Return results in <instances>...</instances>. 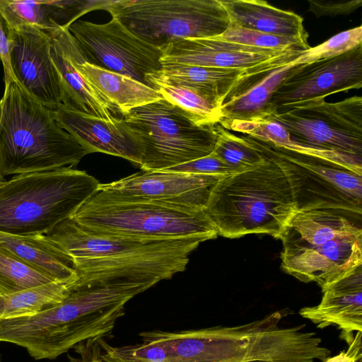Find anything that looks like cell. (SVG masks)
Returning <instances> with one entry per match:
<instances>
[{
    "mask_svg": "<svg viewBox=\"0 0 362 362\" xmlns=\"http://www.w3.org/2000/svg\"><path fill=\"white\" fill-rule=\"evenodd\" d=\"M0 182L4 177L72 168L88 153L56 120L54 110L16 81L0 100Z\"/></svg>",
    "mask_w": 362,
    "mask_h": 362,
    "instance_id": "3",
    "label": "cell"
},
{
    "mask_svg": "<svg viewBox=\"0 0 362 362\" xmlns=\"http://www.w3.org/2000/svg\"><path fill=\"white\" fill-rule=\"evenodd\" d=\"M10 64L14 80L43 106L56 110L68 104L50 56L51 35L32 26L8 30Z\"/></svg>",
    "mask_w": 362,
    "mask_h": 362,
    "instance_id": "13",
    "label": "cell"
},
{
    "mask_svg": "<svg viewBox=\"0 0 362 362\" xmlns=\"http://www.w3.org/2000/svg\"><path fill=\"white\" fill-rule=\"evenodd\" d=\"M0 362H1V358H0Z\"/></svg>",
    "mask_w": 362,
    "mask_h": 362,
    "instance_id": "40",
    "label": "cell"
},
{
    "mask_svg": "<svg viewBox=\"0 0 362 362\" xmlns=\"http://www.w3.org/2000/svg\"><path fill=\"white\" fill-rule=\"evenodd\" d=\"M281 267L305 282H315L324 291L362 264V235L341 237L322 245L281 254Z\"/></svg>",
    "mask_w": 362,
    "mask_h": 362,
    "instance_id": "16",
    "label": "cell"
},
{
    "mask_svg": "<svg viewBox=\"0 0 362 362\" xmlns=\"http://www.w3.org/2000/svg\"><path fill=\"white\" fill-rule=\"evenodd\" d=\"M298 145L334 152L362 163V98L316 100L272 115Z\"/></svg>",
    "mask_w": 362,
    "mask_h": 362,
    "instance_id": "10",
    "label": "cell"
},
{
    "mask_svg": "<svg viewBox=\"0 0 362 362\" xmlns=\"http://www.w3.org/2000/svg\"><path fill=\"white\" fill-rule=\"evenodd\" d=\"M362 45V26L341 32L323 43L310 47L295 60L296 64H305L320 59L334 57Z\"/></svg>",
    "mask_w": 362,
    "mask_h": 362,
    "instance_id": "32",
    "label": "cell"
},
{
    "mask_svg": "<svg viewBox=\"0 0 362 362\" xmlns=\"http://www.w3.org/2000/svg\"><path fill=\"white\" fill-rule=\"evenodd\" d=\"M55 280L0 246V296L49 284Z\"/></svg>",
    "mask_w": 362,
    "mask_h": 362,
    "instance_id": "29",
    "label": "cell"
},
{
    "mask_svg": "<svg viewBox=\"0 0 362 362\" xmlns=\"http://www.w3.org/2000/svg\"><path fill=\"white\" fill-rule=\"evenodd\" d=\"M304 51L292 50L245 69L221 103L218 124L226 129L233 122L269 117L275 90L299 65L294 60Z\"/></svg>",
    "mask_w": 362,
    "mask_h": 362,
    "instance_id": "14",
    "label": "cell"
},
{
    "mask_svg": "<svg viewBox=\"0 0 362 362\" xmlns=\"http://www.w3.org/2000/svg\"><path fill=\"white\" fill-rule=\"evenodd\" d=\"M76 281H53L0 296V319L33 315L51 308L63 300Z\"/></svg>",
    "mask_w": 362,
    "mask_h": 362,
    "instance_id": "27",
    "label": "cell"
},
{
    "mask_svg": "<svg viewBox=\"0 0 362 362\" xmlns=\"http://www.w3.org/2000/svg\"><path fill=\"white\" fill-rule=\"evenodd\" d=\"M87 62L149 87L146 76L160 71V49L141 39L118 19L103 24L77 20L69 27Z\"/></svg>",
    "mask_w": 362,
    "mask_h": 362,
    "instance_id": "11",
    "label": "cell"
},
{
    "mask_svg": "<svg viewBox=\"0 0 362 362\" xmlns=\"http://www.w3.org/2000/svg\"><path fill=\"white\" fill-rule=\"evenodd\" d=\"M163 99L184 111L199 125H214L220 118L219 107L206 97L190 88L149 81Z\"/></svg>",
    "mask_w": 362,
    "mask_h": 362,
    "instance_id": "28",
    "label": "cell"
},
{
    "mask_svg": "<svg viewBox=\"0 0 362 362\" xmlns=\"http://www.w3.org/2000/svg\"><path fill=\"white\" fill-rule=\"evenodd\" d=\"M0 246L57 281L78 278L72 259L45 235H18L0 232Z\"/></svg>",
    "mask_w": 362,
    "mask_h": 362,
    "instance_id": "26",
    "label": "cell"
},
{
    "mask_svg": "<svg viewBox=\"0 0 362 362\" xmlns=\"http://www.w3.org/2000/svg\"><path fill=\"white\" fill-rule=\"evenodd\" d=\"M121 117L140 141L143 171L162 170L206 156L216 142L215 124H197L163 98Z\"/></svg>",
    "mask_w": 362,
    "mask_h": 362,
    "instance_id": "9",
    "label": "cell"
},
{
    "mask_svg": "<svg viewBox=\"0 0 362 362\" xmlns=\"http://www.w3.org/2000/svg\"><path fill=\"white\" fill-rule=\"evenodd\" d=\"M362 87V45L339 56L298 65L270 101V117L301 103Z\"/></svg>",
    "mask_w": 362,
    "mask_h": 362,
    "instance_id": "12",
    "label": "cell"
},
{
    "mask_svg": "<svg viewBox=\"0 0 362 362\" xmlns=\"http://www.w3.org/2000/svg\"><path fill=\"white\" fill-rule=\"evenodd\" d=\"M242 137L284 173L298 211L324 209L361 220L362 173L327 160Z\"/></svg>",
    "mask_w": 362,
    "mask_h": 362,
    "instance_id": "7",
    "label": "cell"
},
{
    "mask_svg": "<svg viewBox=\"0 0 362 362\" xmlns=\"http://www.w3.org/2000/svg\"><path fill=\"white\" fill-rule=\"evenodd\" d=\"M264 157L261 165L225 176L212 189L203 211L218 235L267 234L280 239L298 211L284 173Z\"/></svg>",
    "mask_w": 362,
    "mask_h": 362,
    "instance_id": "4",
    "label": "cell"
},
{
    "mask_svg": "<svg viewBox=\"0 0 362 362\" xmlns=\"http://www.w3.org/2000/svg\"><path fill=\"white\" fill-rule=\"evenodd\" d=\"M1 104L0 103V119H1ZM0 183H1V182H0Z\"/></svg>",
    "mask_w": 362,
    "mask_h": 362,
    "instance_id": "39",
    "label": "cell"
},
{
    "mask_svg": "<svg viewBox=\"0 0 362 362\" xmlns=\"http://www.w3.org/2000/svg\"><path fill=\"white\" fill-rule=\"evenodd\" d=\"M354 358L346 351H341L339 354L327 357L324 362H354Z\"/></svg>",
    "mask_w": 362,
    "mask_h": 362,
    "instance_id": "36",
    "label": "cell"
},
{
    "mask_svg": "<svg viewBox=\"0 0 362 362\" xmlns=\"http://www.w3.org/2000/svg\"><path fill=\"white\" fill-rule=\"evenodd\" d=\"M160 50L161 63L246 69L296 49L258 48L210 37L183 39Z\"/></svg>",
    "mask_w": 362,
    "mask_h": 362,
    "instance_id": "18",
    "label": "cell"
},
{
    "mask_svg": "<svg viewBox=\"0 0 362 362\" xmlns=\"http://www.w3.org/2000/svg\"><path fill=\"white\" fill-rule=\"evenodd\" d=\"M73 260L81 283H151L185 271L201 236L157 238L94 233L68 218L45 234Z\"/></svg>",
    "mask_w": 362,
    "mask_h": 362,
    "instance_id": "2",
    "label": "cell"
},
{
    "mask_svg": "<svg viewBox=\"0 0 362 362\" xmlns=\"http://www.w3.org/2000/svg\"><path fill=\"white\" fill-rule=\"evenodd\" d=\"M244 70L162 63L160 71L147 75L146 80L148 83L156 81L190 88L220 109L225 95Z\"/></svg>",
    "mask_w": 362,
    "mask_h": 362,
    "instance_id": "25",
    "label": "cell"
},
{
    "mask_svg": "<svg viewBox=\"0 0 362 362\" xmlns=\"http://www.w3.org/2000/svg\"><path fill=\"white\" fill-rule=\"evenodd\" d=\"M221 175L191 174L166 170L143 171L98 187L118 193L204 210Z\"/></svg>",
    "mask_w": 362,
    "mask_h": 362,
    "instance_id": "15",
    "label": "cell"
},
{
    "mask_svg": "<svg viewBox=\"0 0 362 362\" xmlns=\"http://www.w3.org/2000/svg\"><path fill=\"white\" fill-rule=\"evenodd\" d=\"M59 126L88 152L104 153L140 165L142 148L136 134L122 118L106 120L66 104L54 110Z\"/></svg>",
    "mask_w": 362,
    "mask_h": 362,
    "instance_id": "17",
    "label": "cell"
},
{
    "mask_svg": "<svg viewBox=\"0 0 362 362\" xmlns=\"http://www.w3.org/2000/svg\"><path fill=\"white\" fill-rule=\"evenodd\" d=\"M162 170L191 174L221 175L224 176L240 173L226 164L212 152L206 156Z\"/></svg>",
    "mask_w": 362,
    "mask_h": 362,
    "instance_id": "33",
    "label": "cell"
},
{
    "mask_svg": "<svg viewBox=\"0 0 362 362\" xmlns=\"http://www.w3.org/2000/svg\"><path fill=\"white\" fill-rule=\"evenodd\" d=\"M50 56L60 77L68 104L78 110L106 120L120 114L77 70L75 57L78 48L69 28L51 34Z\"/></svg>",
    "mask_w": 362,
    "mask_h": 362,
    "instance_id": "19",
    "label": "cell"
},
{
    "mask_svg": "<svg viewBox=\"0 0 362 362\" xmlns=\"http://www.w3.org/2000/svg\"><path fill=\"white\" fill-rule=\"evenodd\" d=\"M323 292L320 303L300 309V315L318 327L335 325L348 342L354 332H362V264L334 281Z\"/></svg>",
    "mask_w": 362,
    "mask_h": 362,
    "instance_id": "20",
    "label": "cell"
},
{
    "mask_svg": "<svg viewBox=\"0 0 362 362\" xmlns=\"http://www.w3.org/2000/svg\"><path fill=\"white\" fill-rule=\"evenodd\" d=\"M100 182L84 170L66 167L16 175L0 183V232L45 235L71 217Z\"/></svg>",
    "mask_w": 362,
    "mask_h": 362,
    "instance_id": "5",
    "label": "cell"
},
{
    "mask_svg": "<svg viewBox=\"0 0 362 362\" xmlns=\"http://www.w3.org/2000/svg\"><path fill=\"white\" fill-rule=\"evenodd\" d=\"M75 66L81 75L117 108L121 116L132 109L163 98L151 87L88 63L79 47L76 53Z\"/></svg>",
    "mask_w": 362,
    "mask_h": 362,
    "instance_id": "24",
    "label": "cell"
},
{
    "mask_svg": "<svg viewBox=\"0 0 362 362\" xmlns=\"http://www.w3.org/2000/svg\"><path fill=\"white\" fill-rule=\"evenodd\" d=\"M362 235L361 220L324 209L297 211L280 240L283 250L313 247L333 239Z\"/></svg>",
    "mask_w": 362,
    "mask_h": 362,
    "instance_id": "22",
    "label": "cell"
},
{
    "mask_svg": "<svg viewBox=\"0 0 362 362\" xmlns=\"http://www.w3.org/2000/svg\"><path fill=\"white\" fill-rule=\"evenodd\" d=\"M230 25L270 35L298 38L308 42L303 18L262 0H220Z\"/></svg>",
    "mask_w": 362,
    "mask_h": 362,
    "instance_id": "23",
    "label": "cell"
},
{
    "mask_svg": "<svg viewBox=\"0 0 362 362\" xmlns=\"http://www.w3.org/2000/svg\"><path fill=\"white\" fill-rule=\"evenodd\" d=\"M247 362H269V361H247Z\"/></svg>",
    "mask_w": 362,
    "mask_h": 362,
    "instance_id": "37",
    "label": "cell"
},
{
    "mask_svg": "<svg viewBox=\"0 0 362 362\" xmlns=\"http://www.w3.org/2000/svg\"><path fill=\"white\" fill-rule=\"evenodd\" d=\"M6 28L5 22L0 16V60L4 66L5 87L8 86L11 81H15L10 64L9 44Z\"/></svg>",
    "mask_w": 362,
    "mask_h": 362,
    "instance_id": "35",
    "label": "cell"
},
{
    "mask_svg": "<svg viewBox=\"0 0 362 362\" xmlns=\"http://www.w3.org/2000/svg\"><path fill=\"white\" fill-rule=\"evenodd\" d=\"M153 285L132 281H76L63 300L35 315L0 319V341L35 360L54 359L78 344L110 334L126 303Z\"/></svg>",
    "mask_w": 362,
    "mask_h": 362,
    "instance_id": "1",
    "label": "cell"
},
{
    "mask_svg": "<svg viewBox=\"0 0 362 362\" xmlns=\"http://www.w3.org/2000/svg\"><path fill=\"white\" fill-rule=\"evenodd\" d=\"M216 142L212 151L230 167L242 173L261 165L264 157L242 136L215 124Z\"/></svg>",
    "mask_w": 362,
    "mask_h": 362,
    "instance_id": "30",
    "label": "cell"
},
{
    "mask_svg": "<svg viewBox=\"0 0 362 362\" xmlns=\"http://www.w3.org/2000/svg\"><path fill=\"white\" fill-rule=\"evenodd\" d=\"M107 1L0 0V16L8 30L32 26L51 34L69 28L87 12L103 9Z\"/></svg>",
    "mask_w": 362,
    "mask_h": 362,
    "instance_id": "21",
    "label": "cell"
},
{
    "mask_svg": "<svg viewBox=\"0 0 362 362\" xmlns=\"http://www.w3.org/2000/svg\"><path fill=\"white\" fill-rule=\"evenodd\" d=\"M354 362H362V358H359L358 360H356V361Z\"/></svg>",
    "mask_w": 362,
    "mask_h": 362,
    "instance_id": "38",
    "label": "cell"
},
{
    "mask_svg": "<svg viewBox=\"0 0 362 362\" xmlns=\"http://www.w3.org/2000/svg\"><path fill=\"white\" fill-rule=\"evenodd\" d=\"M308 2L309 5L308 11L313 13L317 18L347 16L354 13L362 6L361 0L341 2L308 0Z\"/></svg>",
    "mask_w": 362,
    "mask_h": 362,
    "instance_id": "34",
    "label": "cell"
},
{
    "mask_svg": "<svg viewBox=\"0 0 362 362\" xmlns=\"http://www.w3.org/2000/svg\"><path fill=\"white\" fill-rule=\"evenodd\" d=\"M103 10L159 49L183 39L215 37L230 25L220 0H110Z\"/></svg>",
    "mask_w": 362,
    "mask_h": 362,
    "instance_id": "8",
    "label": "cell"
},
{
    "mask_svg": "<svg viewBox=\"0 0 362 362\" xmlns=\"http://www.w3.org/2000/svg\"><path fill=\"white\" fill-rule=\"evenodd\" d=\"M228 42L258 48L274 49H303L310 47L298 38L279 36L230 25L221 35L215 37Z\"/></svg>",
    "mask_w": 362,
    "mask_h": 362,
    "instance_id": "31",
    "label": "cell"
},
{
    "mask_svg": "<svg viewBox=\"0 0 362 362\" xmlns=\"http://www.w3.org/2000/svg\"><path fill=\"white\" fill-rule=\"evenodd\" d=\"M71 218L87 230L119 235L170 238L218 235L203 210H195L99 188Z\"/></svg>",
    "mask_w": 362,
    "mask_h": 362,
    "instance_id": "6",
    "label": "cell"
}]
</instances>
